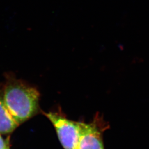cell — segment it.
Returning a JSON list of instances; mask_svg holds the SVG:
<instances>
[{"instance_id": "obj_4", "label": "cell", "mask_w": 149, "mask_h": 149, "mask_svg": "<svg viewBox=\"0 0 149 149\" xmlns=\"http://www.w3.org/2000/svg\"><path fill=\"white\" fill-rule=\"evenodd\" d=\"M18 125L6 108L2 98L0 97V134L10 133Z\"/></svg>"}, {"instance_id": "obj_2", "label": "cell", "mask_w": 149, "mask_h": 149, "mask_svg": "<svg viewBox=\"0 0 149 149\" xmlns=\"http://www.w3.org/2000/svg\"><path fill=\"white\" fill-rule=\"evenodd\" d=\"M52 123L64 149H77L80 138V122H75L56 113H44Z\"/></svg>"}, {"instance_id": "obj_3", "label": "cell", "mask_w": 149, "mask_h": 149, "mask_svg": "<svg viewBox=\"0 0 149 149\" xmlns=\"http://www.w3.org/2000/svg\"><path fill=\"white\" fill-rule=\"evenodd\" d=\"M102 134L98 123L80 122L77 149H104Z\"/></svg>"}, {"instance_id": "obj_5", "label": "cell", "mask_w": 149, "mask_h": 149, "mask_svg": "<svg viewBox=\"0 0 149 149\" xmlns=\"http://www.w3.org/2000/svg\"><path fill=\"white\" fill-rule=\"evenodd\" d=\"M0 149H9L8 145L0 135Z\"/></svg>"}, {"instance_id": "obj_1", "label": "cell", "mask_w": 149, "mask_h": 149, "mask_svg": "<svg viewBox=\"0 0 149 149\" xmlns=\"http://www.w3.org/2000/svg\"><path fill=\"white\" fill-rule=\"evenodd\" d=\"M2 100L12 117L19 124L37 112L39 93L35 88L15 81L6 85Z\"/></svg>"}]
</instances>
